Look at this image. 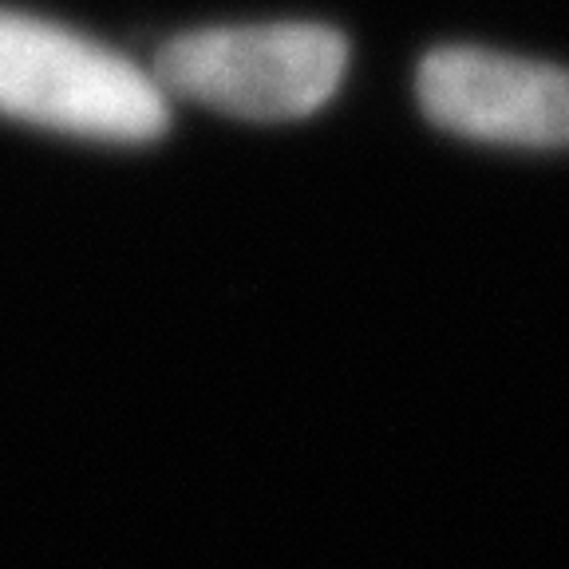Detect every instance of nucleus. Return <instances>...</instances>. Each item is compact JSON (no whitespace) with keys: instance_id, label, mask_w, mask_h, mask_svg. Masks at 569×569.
<instances>
[{"instance_id":"1","label":"nucleus","mask_w":569,"mask_h":569,"mask_svg":"<svg viewBox=\"0 0 569 569\" xmlns=\"http://www.w3.org/2000/svg\"><path fill=\"white\" fill-rule=\"evenodd\" d=\"M0 116L99 142H151L170 103L151 71L52 20L0 9Z\"/></svg>"},{"instance_id":"2","label":"nucleus","mask_w":569,"mask_h":569,"mask_svg":"<svg viewBox=\"0 0 569 569\" xmlns=\"http://www.w3.org/2000/svg\"><path fill=\"white\" fill-rule=\"evenodd\" d=\"M348 68L345 36L329 24H230L174 36L154 80L167 96L246 123H293L337 96Z\"/></svg>"},{"instance_id":"3","label":"nucleus","mask_w":569,"mask_h":569,"mask_svg":"<svg viewBox=\"0 0 569 569\" xmlns=\"http://www.w3.org/2000/svg\"><path fill=\"white\" fill-rule=\"evenodd\" d=\"M419 107L436 127L498 147H569V71L490 48L427 52L416 76Z\"/></svg>"}]
</instances>
